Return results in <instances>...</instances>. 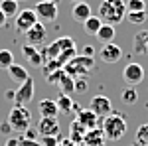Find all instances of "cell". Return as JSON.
Instances as JSON below:
<instances>
[{
	"instance_id": "obj_27",
	"label": "cell",
	"mask_w": 148,
	"mask_h": 146,
	"mask_svg": "<svg viewBox=\"0 0 148 146\" xmlns=\"http://www.w3.org/2000/svg\"><path fill=\"white\" fill-rule=\"evenodd\" d=\"M75 56H77V49H75V47H67L65 51H61V53L56 57V61L59 63V67H65V63H69Z\"/></svg>"
},
{
	"instance_id": "obj_43",
	"label": "cell",
	"mask_w": 148,
	"mask_h": 146,
	"mask_svg": "<svg viewBox=\"0 0 148 146\" xmlns=\"http://www.w3.org/2000/svg\"><path fill=\"white\" fill-rule=\"evenodd\" d=\"M69 146H83V144H69Z\"/></svg>"
},
{
	"instance_id": "obj_13",
	"label": "cell",
	"mask_w": 148,
	"mask_h": 146,
	"mask_svg": "<svg viewBox=\"0 0 148 146\" xmlns=\"http://www.w3.org/2000/svg\"><path fill=\"white\" fill-rule=\"evenodd\" d=\"M38 134L40 136H57L59 134V123H57V119L42 117L38 121Z\"/></svg>"
},
{
	"instance_id": "obj_18",
	"label": "cell",
	"mask_w": 148,
	"mask_h": 146,
	"mask_svg": "<svg viewBox=\"0 0 148 146\" xmlns=\"http://www.w3.org/2000/svg\"><path fill=\"white\" fill-rule=\"evenodd\" d=\"M38 111L42 117H49V119H57L59 109L56 105V99H44V101L38 103Z\"/></svg>"
},
{
	"instance_id": "obj_22",
	"label": "cell",
	"mask_w": 148,
	"mask_h": 146,
	"mask_svg": "<svg viewBox=\"0 0 148 146\" xmlns=\"http://www.w3.org/2000/svg\"><path fill=\"white\" fill-rule=\"evenodd\" d=\"M56 87L59 89V93H63V95H71V93L75 91V79L69 77L67 73L63 71V75L59 77V81L56 83Z\"/></svg>"
},
{
	"instance_id": "obj_1",
	"label": "cell",
	"mask_w": 148,
	"mask_h": 146,
	"mask_svg": "<svg viewBox=\"0 0 148 146\" xmlns=\"http://www.w3.org/2000/svg\"><path fill=\"white\" fill-rule=\"evenodd\" d=\"M125 16H126L125 0H103L99 4V18L103 24L116 26V24L125 22Z\"/></svg>"
},
{
	"instance_id": "obj_12",
	"label": "cell",
	"mask_w": 148,
	"mask_h": 146,
	"mask_svg": "<svg viewBox=\"0 0 148 146\" xmlns=\"http://www.w3.org/2000/svg\"><path fill=\"white\" fill-rule=\"evenodd\" d=\"M47 38V30H46V24L42 22H36L28 32H26V40L30 45H42Z\"/></svg>"
},
{
	"instance_id": "obj_34",
	"label": "cell",
	"mask_w": 148,
	"mask_h": 146,
	"mask_svg": "<svg viewBox=\"0 0 148 146\" xmlns=\"http://www.w3.org/2000/svg\"><path fill=\"white\" fill-rule=\"evenodd\" d=\"M42 146H57V136H42Z\"/></svg>"
},
{
	"instance_id": "obj_30",
	"label": "cell",
	"mask_w": 148,
	"mask_h": 146,
	"mask_svg": "<svg viewBox=\"0 0 148 146\" xmlns=\"http://www.w3.org/2000/svg\"><path fill=\"white\" fill-rule=\"evenodd\" d=\"M126 20H128V22L130 24H144L146 22V10H140V12H126V16H125Z\"/></svg>"
},
{
	"instance_id": "obj_17",
	"label": "cell",
	"mask_w": 148,
	"mask_h": 146,
	"mask_svg": "<svg viewBox=\"0 0 148 146\" xmlns=\"http://www.w3.org/2000/svg\"><path fill=\"white\" fill-rule=\"evenodd\" d=\"M132 49L138 56H148V30H140L132 40Z\"/></svg>"
},
{
	"instance_id": "obj_37",
	"label": "cell",
	"mask_w": 148,
	"mask_h": 146,
	"mask_svg": "<svg viewBox=\"0 0 148 146\" xmlns=\"http://www.w3.org/2000/svg\"><path fill=\"white\" fill-rule=\"evenodd\" d=\"M93 53H95V49H93L91 45H85V47H83V56H87V57H93Z\"/></svg>"
},
{
	"instance_id": "obj_41",
	"label": "cell",
	"mask_w": 148,
	"mask_h": 146,
	"mask_svg": "<svg viewBox=\"0 0 148 146\" xmlns=\"http://www.w3.org/2000/svg\"><path fill=\"white\" fill-rule=\"evenodd\" d=\"M14 93H16V91H6V97H8V99H14Z\"/></svg>"
},
{
	"instance_id": "obj_44",
	"label": "cell",
	"mask_w": 148,
	"mask_h": 146,
	"mask_svg": "<svg viewBox=\"0 0 148 146\" xmlns=\"http://www.w3.org/2000/svg\"><path fill=\"white\" fill-rule=\"evenodd\" d=\"M132 146H138V144H132Z\"/></svg>"
},
{
	"instance_id": "obj_7",
	"label": "cell",
	"mask_w": 148,
	"mask_h": 146,
	"mask_svg": "<svg viewBox=\"0 0 148 146\" xmlns=\"http://www.w3.org/2000/svg\"><path fill=\"white\" fill-rule=\"evenodd\" d=\"M123 81H125L128 87H136L144 81V67L136 63V61H130L126 63L123 69Z\"/></svg>"
},
{
	"instance_id": "obj_25",
	"label": "cell",
	"mask_w": 148,
	"mask_h": 146,
	"mask_svg": "<svg viewBox=\"0 0 148 146\" xmlns=\"http://www.w3.org/2000/svg\"><path fill=\"white\" fill-rule=\"evenodd\" d=\"M56 105H57V109H59V112H63V114H69V112L75 109V107H73V99H71L69 95H63V93L57 95Z\"/></svg>"
},
{
	"instance_id": "obj_5",
	"label": "cell",
	"mask_w": 148,
	"mask_h": 146,
	"mask_svg": "<svg viewBox=\"0 0 148 146\" xmlns=\"http://www.w3.org/2000/svg\"><path fill=\"white\" fill-rule=\"evenodd\" d=\"M67 47H75V42L69 38V36H61L57 38L53 44H49L46 49H42V57H44V63L49 61V59H56L61 51H65Z\"/></svg>"
},
{
	"instance_id": "obj_39",
	"label": "cell",
	"mask_w": 148,
	"mask_h": 146,
	"mask_svg": "<svg viewBox=\"0 0 148 146\" xmlns=\"http://www.w3.org/2000/svg\"><path fill=\"white\" fill-rule=\"evenodd\" d=\"M6 22H8V18L4 16V12L0 10V28H4V26H6Z\"/></svg>"
},
{
	"instance_id": "obj_15",
	"label": "cell",
	"mask_w": 148,
	"mask_h": 146,
	"mask_svg": "<svg viewBox=\"0 0 148 146\" xmlns=\"http://www.w3.org/2000/svg\"><path fill=\"white\" fill-rule=\"evenodd\" d=\"M75 121H77L83 128L89 130V128H95V126L99 124V117H97L91 109H79L77 117H75Z\"/></svg>"
},
{
	"instance_id": "obj_21",
	"label": "cell",
	"mask_w": 148,
	"mask_h": 146,
	"mask_svg": "<svg viewBox=\"0 0 148 146\" xmlns=\"http://www.w3.org/2000/svg\"><path fill=\"white\" fill-rule=\"evenodd\" d=\"M85 132H87V128H83L77 121H73V123L69 124V138H67V140L71 142V144H81Z\"/></svg>"
},
{
	"instance_id": "obj_45",
	"label": "cell",
	"mask_w": 148,
	"mask_h": 146,
	"mask_svg": "<svg viewBox=\"0 0 148 146\" xmlns=\"http://www.w3.org/2000/svg\"><path fill=\"white\" fill-rule=\"evenodd\" d=\"M18 2H22V0H18Z\"/></svg>"
},
{
	"instance_id": "obj_32",
	"label": "cell",
	"mask_w": 148,
	"mask_h": 146,
	"mask_svg": "<svg viewBox=\"0 0 148 146\" xmlns=\"http://www.w3.org/2000/svg\"><path fill=\"white\" fill-rule=\"evenodd\" d=\"M125 4H126V12L146 10V2H144V0H125Z\"/></svg>"
},
{
	"instance_id": "obj_23",
	"label": "cell",
	"mask_w": 148,
	"mask_h": 146,
	"mask_svg": "<svg viewBox=\"0 0 148 146\" xmlns=\"http://www.w3.org/2000/svg\"><path fill=\"white\" fill-rule=\"evenodd\" d=\"M0 10L4 12L6 18H16L20 12V2L18 0H0Z\"/></svg>"
},
{
	"instance_id": "obj_28",
	"label": "cell",
	"mask_w": 148,
	"mask_h": 146,
	"mask_svg": "<svg viewBox=\"0 0 148 146\" xmlns=\"http://www.w3.org/2000/svg\"><path fill=\"white\" fill-rule=\"evenodd\" d=\"M121 101L125 103V105H136L138 101V93L134 87H128V89L123 91V95H121Z\"/></svg>"
},
{
	"instance_id": "obj_2",
	"label": "cell",
	"mask_w": 148,
	"mask_h": 146,
	"mask_svg": "<svg viewBox=\"0 0 148 146\" xmlns=\"http://www.w3.org/2000/svg\"><path fill=\"white\" fill-rule=\"evenodd\" d=\"M101 130H103V134H105L107 140L116 142V140H121L126 134V119L123 114H119V112H111V114L105 117Z\"/></svg>"
},
{
	"instance_id": "obj_26",
	"label": "cell",
	"mask_w": 148,
	"mask_h": 146,
	"mask_svg": "<svg viewBox=\"0 0 148 146\" xmlns=\"http://www.w3.org/2000/svg\"><path fill=\"white\" fill-rule=\"evenodd\" d=\"M103 26V22H101V18L99 16H89L85 22H83V30L87 32V34H91V36H95L97 32H99V28Z\"/></svg>"
},
{
	"instance_id": "obj_20",
	"label": "cell",
	"mask_w": 148,
	"mask_h": 146,
	"mask_svg": "<svg viewBox=\"0 0 148 146\" xmlns=\"http://www.w3.org/2000/svg\"><path fill=\"white\" fill-rule=\"evenodd\" d=\"M6 71H8L10 79H12V81H16V83H24L26 79L30 77L28 69L22 67V65H20V63H16V61H14V63H12V65H10L8 69H6Z\"/></svg>"
},
{
	"instance_id": "obj_4",
	"label": "cell",
	"mask_w": 148,
	"mask_h": 146,
	"mask_svg": "<svg viewBox=\"0 0 148 146\" xmlns=\"http://www.w3.org/2000/svg\"><path fill=\"white\" fill-rule=\"evenodd\" d=\"M8 124L12 126V130L14 132H26L28 128H30V123H32V117H30V112L26 111V107L22 105H14L12 107V111L8 112Z\"/></svg>"
},
{
	"instance_id": "obj_40",
	"label": "cell",
	"mask_w": 148,
	"mask_h": 146,
	"mask_svg": "<svg viewBox=\"0 0 148 146\" xmlns=\"http://www.w3.org/2000/svg\"><path fill=\"white\" fill-rule=\"evenodd\" d=\"M26 138H36V132H34V130H30V128H28V130H26Z\"/></svg>"
},
{
	"instance_id": "obj_9",
	"label": "cell",
	"mask_w": 148,
	"mask_h": 146,
	"mask_svg": "<svg viewBox=\"0 0 148 146\" xmlns=\"http://www.w3.org/2000/svg\"><path fill=\"white\" fill-rule=\"evenodd\" d=\"M34 91H36V87H34V79L32 77H28L24 83H20V87L16 89V93H14V105H26V103H30L32 99H34Z\"/></svg>"
},
{
	"instance_id": "obj_6",
	"label": "cell",
	"mask_w": 148,
	"mask_h": 146,
	"mask_svg": "<svg viewBox=\"0 0 148 146\" xmlns=\"http://www.w3.org/2000/svg\"><path fill=\"white\" fill-rule=\"evenodd\" d=\"M34 12L38 16V22H53L57 18V2L56 0H40L34 6Z\"/></svg>"
},
{
	"instance_id": "obj_36",
	"label": "cell",
	"mask_w": 148,
	"mask_h": 146,
	"mask_svg": "<svg viewBox=\"0 0 148 146\" xmlns=\"http://www.w3.org/2000/svg\"><path fill=\"white\" fill-rule=\"evenodd\" d=\"M18 146H42L36 138H22V140H18Z\"/></svg>"
},
{
	"instance_id": "obj_29",
	"label": "cell",
	"mask_w": 148,
	"mask_h": 146,
	"mask_svg": "<svg viewBox=\"0 0 148 146\" xmlns=\"http://www.w3.org/2000/svg\"><path fill=\"white\" fill-rule=\"evenodd\" d=\"M14 63V53L10 49H0V69H8Z\"/></svg>"
},
{
	"instance_id": "obj_38",
	"label": "cell",
	"mask_w": 148,
	"mask_h": 146,
	"mask_svg": "<svg viewBox=\"0 0 148 146\" xmlns=\"http://www.w3.org/2000/svg\"><path fill=\"white\" fill-rule=\"evenodd\" d=\"M4 146H18V138H6Z\"/></svg>"
},
{
	"instance_id": "obj_42",
	"label": "cell",
	"mask_w": 148,
	"mask_h": 146,
	"mask_svg": "<svg viewBox=\"0 0 148 146\" xmlns=\"http://www.w3.org/2000/svg\"><path fill=\"white\" fill-rule=\"evenodd\" d=\"M69 2H73V4H75V2H87V0H69Z\"/></svg>"
},
{
	"instance_id": "obj_31",
	"label": "cell",
	"mask_w": 148,
	"mask_h": 146,
	"mask_svg": "<svg viewBox=\"0 0 148 146\" xmlns=\"http://www.w3.org/2000/svg\"><path fill=\"white\" fill-rule=\"evenodd\" d=\"M136 144L138 146H148V123L140 124L136 130Z\"/></svg>"
},
{
	"instance_id": "obj_35",
	"label": "cell",
	"mask_w": 148,
	"mask_h": 146,
	"mask_svg": "<svg viewBox=\"0 0 148 146\" xmlns=\"http://www.w3.org/2000/svg\"><path fill=\"white\" fill-rule=\"evenodd\" d=\"M10 132H14V130H12V126L8 124V121L0 123V134L2 136H10Z\"/></svg>"
},
{
	"instance_id": "obj_16",
	"label": "cell",
	"mask_w": 148,
	"mask_h": 146,
	"mask_svg": "<svg viewBox=\"0 0 148 146\" xmlns=\"http://www.w3.org/2000/svg\"><path fill=\"white\" fill-rule=\"evenodd\" d=\"M105 142H107V138L103 134V130L95 126V128H89V130L85 132L81 144L83 146H105Z\"/></svg>"
},
{
	"instance_id": "obj_14",
	"label": "cell",
	"mask_w": 148,
	"mask_h": 146,
	"mask_svg": "<svg viewBox=\"0 0 148 146\" xmlns=\"http://www.w3.org/2000/svg\"><path fill=\"white\" fill-rule=\"evenodd\" d=\"M22 56L24 59L32 65V67H42L44 65V57H42V51L36 47V45H30V44H24L22 45Z\"/></svg>"
},
{
	"instance_id": "obj_33",
	"label": "cell",
	"mask_w": 148,
	"mask_h": 146,
	"mask_svg": "<svg viewBox=\"0 0 148 146\" xmlns=\"http://www.w3.org/2000/svg\"><path fill=\"white\" fill-rule=\"evenodd\" d=\"M61 75H63V69H56V71H51V73H47V75H46V81L49 83V85H56Z\"/></svg>"
},
{
	"instance_id": "obj_8",
	"label": "cell",
	"mask_w": 148,
	"mask_h": 146,
	"mask_svg": "<svg viewBox=\"0 0 148 146\" xmlns=\"http://www.w3.org/2000/svg\"><path fill=\"white\" fill-rule=\"evenodd\" d=\"M38 22V16H36L34 8H26V10H20L16 14V20H14V28H16V32H20V34H26L34 24Z\"/></svg>"
},
{
	"instance_id": "obj_3",
	"label": "cell",
	"mask_w": 148,
	"mask_h": 146,
	"mask_svg": "<svg viewBox=\"0 0 148 146\" xmlns=\"http://www.w3.org/2000/svg\"><path fill=\"white\" fill-rule=\"evenodd\" d=\"M93 65H95V59L93 57H87V56H75L69 63H65L63 71L67 73L69 77L73 79H81V77H87L91 73Z\"/></svg>"
},
{
	"instance_id": "obj_19",
	"label": "cell",
	"mask_w": 148,
	"mask_h": 146,
	"mask_svg": "<svg viewBox=\"0 0 148 146\" xmlns=\"http://www.w3.org/2000/svg\"><path fill=\"white\" fill-rule=\"evenodd\" d=\"M89 16H91V8H89L87 2H75V4H73V8H71V18H73L75 22L83 24Z\"/></svg>"
},
{
	"instance_id": "obj_10",
	"label": "cell",
	"mask_w": 148,
	"mask_h": 146,
	"mask_svg": "<svg viewBox=\"0 0 148 146\" xmlns=\"http://www.w3.org/2000/svg\"><path fill=\"white\" fill-rule=\"evenodd\" d=\"M89 109H91V111L101 119V117H107V114H111V112H113V103H111L109 97H105V95H95V97L91 99Z\"/></svg>"
},
{
	"instance_id": "obj_11",
	"label": "cell",
	"mask_w": 148,
	"mask_h": 146,
	"mask_svg": "<svg viewBox=\"0 0 148 146\" xmlns=\"http://www.w3.org/2000/svg\"><path fill=\"white\" fill-rule=\"evenodd\" d=\"M99 57H101L103 63H116V61L123 57V49L114 44V42L103 44V47L99 49Z\"/></svg>"
},
{
	"instance_id": "obj_24",
	"label": "cell",
	"mask_w": 148,
	"mask_h": 146,
	"mask_svg": "<svg viewBox=\"0 0 148 146\" xmlns=\"http://www.w3.org/2000/svg\"><path fill=\"white\" fill-rule=\"evenodd\" d=\"M97 40L101 42V44H111L114 40V36H116V32H114V26H109V24H103L101 28H99V32H97Z\"/></svg>"
}]
</instances>
